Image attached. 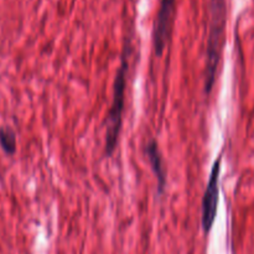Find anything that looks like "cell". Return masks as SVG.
I'll use <instances>...</instances> for the list:
<instances>
[{
    "label": "cell",
    "instance_id": "cell-1",
    "mask_svg": "<svg viewBox=\"0 0 254 254\" xmlns=\"http://www.w3.org/2000/svg\"><path fill=\"white\" fill-rule=\"evenodd\" d=\"M208 35L206 45L205 92L210 93L216 81L226 27V0H210L208 2Z\"/></svg>",
    "mask_w": 254,
    "mask_h": 254
},
{
    "label": "cell",
    "instance_id": "cell-2",
    "mask_svg": "<svg viewBox=\"0 0 254 254\" xmlns=\"http://www.w3.org/2000/svg\"><path fill=\"white\" fill-rule=\"evenodd\" d=\"M129 68V54L127 52L123 56L122 64L117 71L113 87V101L106 119V154L112 155L118 144L119 134H121L122 122H123V111L126 104V88L127 74Z\"/></svg>",
    "mask_w": 254,
    "mask_h": 254
},
{
    "label": "cell",
    "instance_id": "cell-3",
    "mask_svg": "<svg viewBox=\"0 0 254 254\" xmlns=\"http://www.w3.org/2000/svg\"><path fill=\"white\" fill-rule=\"evenodd\" d=\"M221 161L222 159L220 158L213 163L212 169H211L210 178H208L207 186H206L205 193L202 198V228L203 232L207 235L212 228L213 222L216 220L217 215V206H218V195H220V173H221Z\"/></svg>",
    "mask_w": 254,
    "mask_h": 254
},
{
    "label": "cell",
    "instance_id": "cell-4",
    "mask_svg": "<svg viewBox=\"0 0 254 254\" xmlns=\"http://www.w3.org/2000/svg\"><path fill=\"white\" fill-rule=\"evenodd\" d=\"M176 0H160L155 24H154V51L156 56H161L171 36L175 16Z\"/></svg>",
    "mask_w": 254,
    "mask_h": 254
},
{
    "label": "cell",
    "instance_id": "cell-5",
    "mask_svg": "<svg viewBox=\"0 0 254 254\" xmlns=\"http://www.w3.org/2000/svg\"><path fill=\"white\" fill-rule=\"evenodd\" d=\"M145 154L148 156V160L150 163L151 169L156 176L158 181V192L163 193L166 186V171L164 168L163 156H161L160 150H159L158 143L155 140H150L145 146Z\"/></svg>",
    "mask_w": 254,
    "mask_h": 254
},
{
    "label": "cell",
    "instance_id": "cell-6",
    "mask_svg": "<svg viewBox=\"0 0 254 254\" xmlns=\"http://www.w3.org/2000/svg\"><path fill=\"white\" fill-rule=\"evenodd\" d=\"M0 146L9 155L16 151V135L10 128H0Z\"/></svg>",
    "mask_w": 254,
    "mask_h": 254
}]
</instances>
